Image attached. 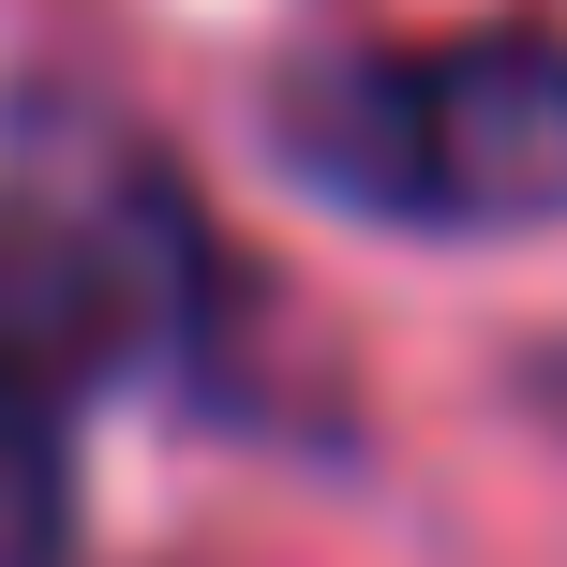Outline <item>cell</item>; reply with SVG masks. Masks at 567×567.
Instances as JSON below:
<instances>
[{
	"label": "cell",
	"mask_w": 567,
	"mask_h": 567,
	"mask_svg": "<svg viewBox=\"0 0 567 567\" xmlns=\"http://www.w3.org/2000/svg\"><path fill=\"white\" fill-rule=\"evenodd\" d=\"M225 329V255L195 195L135 135L90 120L75 150L0 179V567H60L75 538V403Z\"/></svg>",
	"instance_id": "obj_1"
},
{
	"label": "cell",
	"mask_w": 567,
	"mask_h": 567,
	"mask_svg": "<svg viewBox=\"0 0 567 567\" xmlns=\"http://www.w3.org/2000/svg\"><path fill=\"white\" fill-rule=\"evenodd\" d=\"M269 135L313 195L373 225H567V30H433V45L299 60Z\"/></svg>",
	"instance_id": "obj_2"
},
{
	"label": "cell",
	"mask_w": 567,
	"mask_h": 567,
	"mask_svg": "<svg viewBox=\"0 0 567 567\" xmlns=\"http://www.w3.org/2000/svg\"><path fill=\"white\" fill-rule=\"evenodd\" d=\"M538 403H553V419H567V359H538Z\"/></svg>",
	"instance_id": "obj_3"
}]
</instances>
